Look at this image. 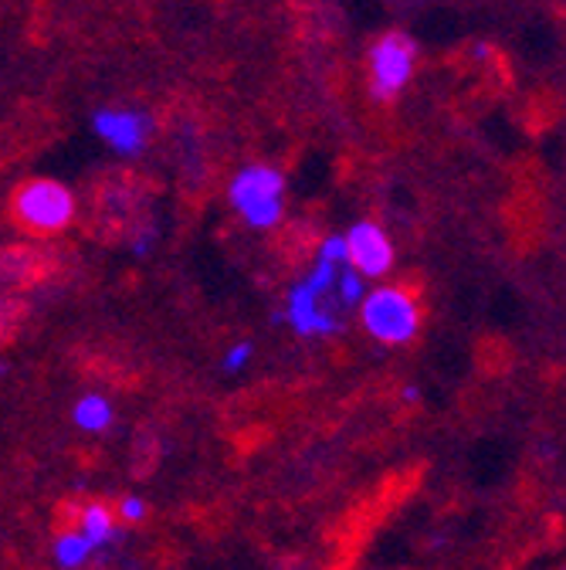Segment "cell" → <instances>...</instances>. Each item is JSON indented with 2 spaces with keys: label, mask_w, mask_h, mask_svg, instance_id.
Wrapping results in <instances>:
<instances>
[{
  "label": "cell",
  "mask_w": 566,
  "mask_h": 570,
  "mask_svg": "<svg viewBox=\"0 0 566 570\" xmlns=\"http://www.w3.org/2000/svg\"><path fill=\"white\" fill-rule=\"evenodd\" d=\"M86 570H89V567H86ZM92 570H99V567H92Z\"/></svg>",
  "instance_id": "17"
},
{
  "label": "cell",
  "mask_w": 566,
  "mask_h": 570,
  "mask_svg": "<svg viewBox=\"0 0 566 570\" xmlns=\"http://www.w3.org/2000/svg\"><path fill=\"white\" fill-rule=\"evenodd\" d=\"M72 421L79 432H89V435H102L109 432V424L116 421V411H112V401L106 394H82L72 407Z\"/></svg>",
  "instance_id": "9"
},
{
  "label": "cell",
  "mask_w": 566,
  "mask_h": 570,
  "mask_svg": "<svg viewBox=\"0 0 566 570\" xmlns=\"http://www.w3.org/2000/svg\"><path fill=\"white\" fill-rule=\"evenodd\" d=\"M251 356H255V346H251L248 340H241V343H235V346L225 353L221 371H225V374H241V371L251 364Z\"/></svg>",
  "instance_id": "12"
},
{
  "label": "cell",
  "mask_w": 566,
  "mask_h": 570,
  "mask_svg": "<svg viewBox=\"0 0 566 570\" xmlns=\"http://www.w3.org/2000/svg\"><path fill=\"white\" fill-rule=\"evenodd\" d=\"M228 200L248 228L268 232L286 214V177L268 164H248L231 177Z\"/></svg>",
  "instance_id": "2"
},
{
  "label": "cell",
  "mask_w": 566,
  "mask_h": 570,
  "mask_svg": "<svg viewBox=\"0 0 566 570\" xmlns=\"http://www.w3.org/2000/svg\"><path fill=\"white\" fill-rule=\"evenodd\" d=\"M76 530L89 540L92 550H102V547L116 543V537H119V520H116V513H112L106 503H89V507H82L79 527H76Z\"/></svg>",
  "instance_id": "8"
},
{
  "label": "cell",
  "mask_w": 566,
  "mask_h": 570,
  "mask_svg": "<svg viewBox=\"0 0 566 570\" xmlns=\"http://www.w3.org/2000/svg\"><path fill=\"white\" fill-rule=\"evenodd\" d=\"M92 129L109 150H116L122 157H136V154L147 150L153 122H150V116L143 109H112V106H106V109H99L92 116Z\"/></svg>",
  "instance_id": "5"
},
{
  "label": "cell",
  "mask_w": 566,
  "mask_h": 570,
  "mask_svg": "<svg viewBox=\"0 0 566 570\" xmlns=\"http://www.w3.org/2000/svg\"><path fill=\"white\" fill-rule=\"evenodd\" d=\"M346 258L349 268H357L364 278H384L394 268V242L377 222H357L346 235Z\"/></svg>",
  "instance_id": "6"
},
{
  "label": "cell",
  "mask_w": 566,
  "mask_h": 570,
  "mask_svg": "<svg viewBox=\"0 0 566 570\" xmlns=\"http://www.w3.org/2000/svg\"><path fill=\"white\" fill-rule=\"evenodd\" d=\"M319 258H326V262L346 268V265H349V258H346V238H342V235H329V238L319 245Z\"/></svg>",
  "instance_id": "14"
},
{
  "label": "cell",
  "mask_w": 566,
  "mask_h": 570,
  "mask_svg": "<svg viewBox=\"0 0 566 570\" xmlns=\"http://www.w3.org/2000/svg\"><path fill=\"white\" fill-rule=\"evenodd\" d=\"M400 397H404V404H417V401H420V387H417V384H407V387L400 391Z\"/></svg>",
  "instance_id": "15"
},
{
  "label": "cell",
  "mask_w": 566,
  "mask_h": 570,
  "mask_svg": "<svg viewBox=\"0 0 566 570\" xmlns=\"http://www.w3.org/2000/svg\"><path fill=\"white\" fill-rule=\"evenodd\" d=\"M417 45L404 31H387L370 48V96L377 102H394L414 79Z\"/></svg>",
  "instance_id": "4"
},
{
  "label": "cell",
  "mask_w": 566,
  "mask_h": 570,
  "mask_svg": "<svg viewBox=\"0 0 566 570\" xmlns=\"http://www.w3.org/2000/svg\"><path fill=\"white\" fill-rule=\"evenodd\" d=\"M11 214H14V222L31 235H61L72 228L79 204L68 184L51 180V177H34L14 190Z\"/></svg>",
  "instance_id": "1"
},
{
  "label": "cell",
  "mask_w": 566,
  "mask_h": 570,
  "mask_svg": "<svg viewBox=\"0 0 566 570\" xmlns=\"http://www.w3.org/2000/svg\"><path fill=\"white\" fill-rule=\"evenodd\" d=\"M116 520L122 523H143L147 520V499H139V495H122L119 499V507L112 510Z\"/></svg>",
  "instance_id": "13"
},
{
  "label": "cell",
  "mask_w": 566,
  "mask_h": 570,
  "mask_svg": "<svg viewBox=\"0 0 566 570\" xmlns=\"http://www.w3.org/2000/svg\"><path fill=\"white\" fill-rule=\"evenodd\" d=\"M488 51H491V48H488L485 41H478V45H475V58H488Z\"/></svg>",
  "instance_id": "16"
},
{
  "label": "cell",
  "mask_w": 566,
  "mask_h": 570,
  "mask_svg": "<svg viewBox=\"0 0 566 570\" xmlns=\"http://www.w3.org/2000/svg\"><path fill=\"white\" fill-rule=\"evenodd\" d=\"M51 557L61 570H82L89 567V560L96 557V550L89 547V540L72 527V530H61L51 543Z\"/></svg>",
  "instance_id": "10"
},
{
  "label": "cell",
  "mask_w": 566,
  "mask_h": 570,
  "mask_svg": "<svg viewBox=\"0 0 566 570\" xmlns=\"http://www.w3.org/2000/svg\"><path fill=\"white\" fill-rule=\"evenodd\" d=\"M360 326L380 346H407L420 333V306L404 285H377L360 303Z\"/></svg>",
  "instance_id": "3"
},
{
  "label": "cell",
  "mask_w": 566,
  "mask_h": 570,
  "mask_svg": "<svg viewBox=\"0 0 566 570\" xmlns=\"http://www.w3.org/2000/svg\"><path fill=\"white\" fill-rule=\"evenodd\" d=\"M336 296H339V303L342 306H360L364 303V296H367V278L357 272V268H339V275H336Z\"/></svg>",
  "instance_id": "11"
},
{
  "label": "cell",
  "mask_w": 566,
  "mask_h": 570,
  "mask_svg": "<svg viewBox=\"0 0 566 570\" xmlns=\"http://www.w3.org/2000/svg\"><path fill=\"white\" fill-rule=\"evenodd\" d=\"M286 320L289 326L306 336V340H316V336H329V333H339L342 323L332 309L322 306V293H316L312 285L302 278L292 285V293L286 299Z\"/></svg>",
  "instance_id": "7"
}]
</instances>
